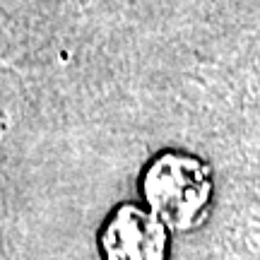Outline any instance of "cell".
<instances>
[{"label": "cell", "instance_id": "1", "mask_svg": "<svg viewBox=\"0 0 260 260\" xmlns=\"http://www.w3.org/2000/svg\"><path fill=\"white\" fill-rule=\"evenodd\" d=\"M140 200L171 234L200 229L212 212V167L186 149H161L140 171Z\"/></svg>", "mask_w": 260, "mask_h": 260}, {"label": "cell", "instance_id": "2", "mask_svg": "<svg viewBox=\"0 0 260 260\" xmlns=\"http://www.w3.org/2000/svg\"><path fill=\"white\" fill-rule=\"evenodd\" d=\"M171 232L145 205H116L96 232L99 260H169Z\"/></svg>", "mask_w": 260, "mask_h": 260}]
</instances>
